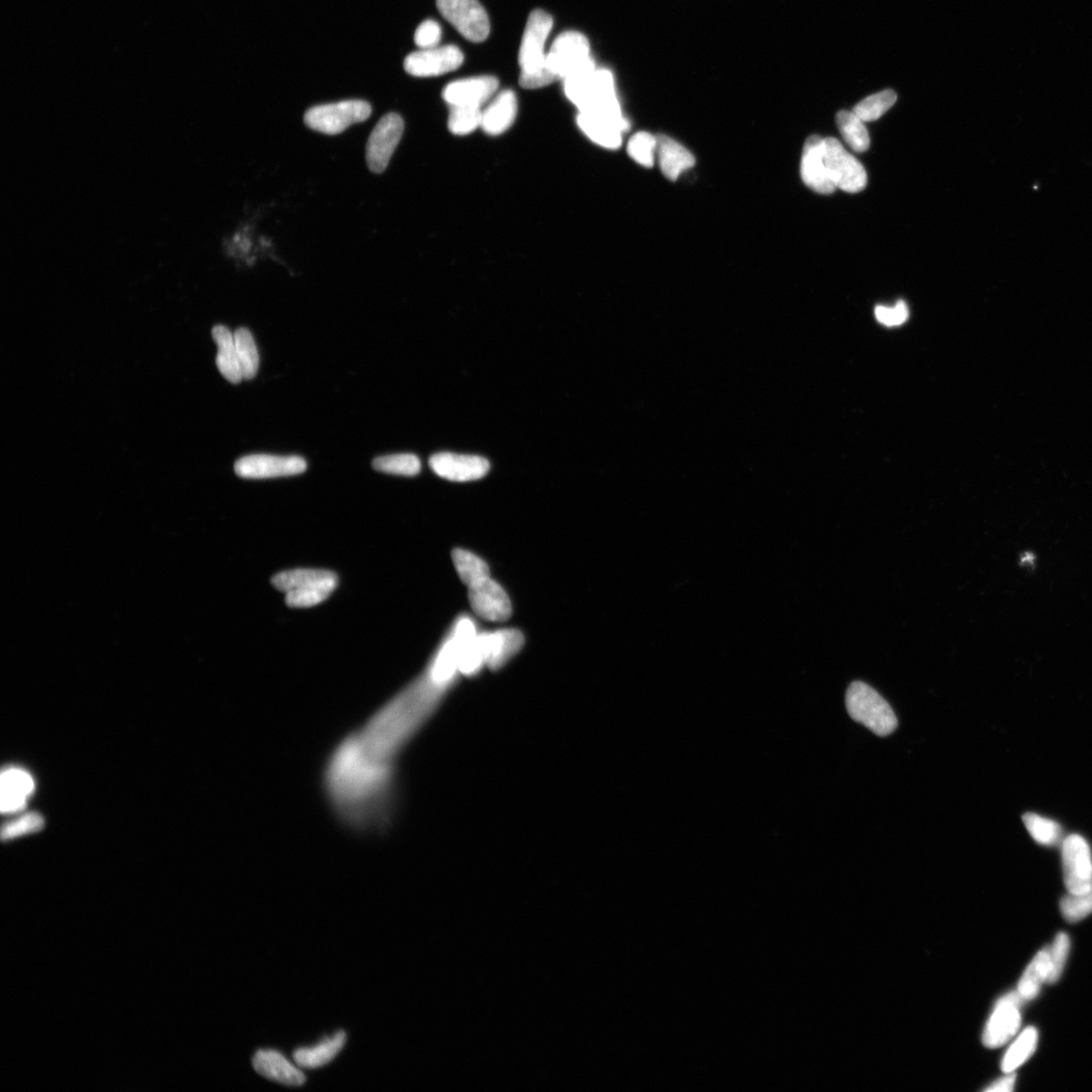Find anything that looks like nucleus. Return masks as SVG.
Returning <instances> with one entry per match:
<instances>
[{
  "instance_id": "f257e3e1",
  "label": "nucleus",
  "mask_w": 1092,
  "mask_h": 1092,
  "mask_svg": "<svg viewBox=\"0 0 1092 1092\" xmlns=\"http://www.w3.org/2000/svg\"><path fill=\"white\" fill-rule=\"evenodd\" d=\"M396 762L368 749L359 732L345 737L331 752L323 774L325 794L334 814L349 829H387L396 806Z\"/></svg>"
},
{
  "instance_id": "f03ea898",
  "label": "nucleus",
  "mask_w": 1092,
  "mask_h": 1092,
  "mask_svg": "<svg viewBox=\"0 0 1092 1092\" xmlns=\"http://www.w3.org/2000/svg\"><path fill=\"white\" fill-rule=\"evenodd\" d=\"M553 26L552 16L544 10L536 9L529 14L519 55L520 81L527 90H537L556 80L546 63L548 53H545V44Z\"/></svg>"
},
{
  "instance_id": "7ed1b4c3",
  "label": "nucleus",
  "mask_w": 1092,
  "mask_h": 1092,
  "mask_svg": "<svg viewBox=\"0 0 1092 1092\" xmlns=\"http://www.w3.org/2000/svg\"><path fill=\"white\" fill-rule=\"evenodd\" d=\"M272 582L287 594L290 608H306L326 600L337 587L338 578L326 570L299 569L277 573Z\"/></svg>"
},
{
  "instance_id": "20e7f679",
  "label": "nucleus",
  "mask_w": 1092,
  "mask_h": 1092,
  "mask_svg": "<svg viewBox=\"0 0 1092 1092\" xmlns=\"http://www.w3.org/2000/svg\"><path fill=\"white\" fill-rule=\"evenodd\" d=\"M566 97L579 112L622 110L615 81L608 69L582 73L564 81Z\"/></svg>"
},
{
  "instance_id": "39448f33",
  "label": "nucleus",
  "mask_w": 1092,
  "mask_h": 1092,
  "mask_svg": "<svg viewBox=\"0 0 1092 1092\" xmlns=\"http://www.w3.org/2000/svg\"><path fill=\"white\" fill-rule=\"evenodd\" d=\"M849 715L879 736H888L897 728V717L879 693L863 682L850 685L846 696Z\"/></svg>"
},
{
  "instance_id": "423d86ee",
  "label": "nucleus",
  "mask_w": 1092,
  "mask_h": 1092,
  "mask_svg": "<svg viewBox=\"0 0 1092 1092\" xmlns=\"http://www.w3.org/2000/svg\"><path fill=\"white\" fill-rule=\"evenodd\" d=\"M546 63L556 79L567 80L596 68L588 39L581 33L560 34L546 54Z\"/></svg>"
},
{
  "instance_id": "0eeeda50",
  "label": "nucleus",
  "mask_w": 1092,
  "mask_h": 1092,
  "mask_svg": "<svg viewBox=\"0 0 1092 1092\" xmlns=\"http://www.w3.org/2000/svg\"><path fill=\"white\" fill-rule=\"evenodd\" d=\"M372 107L364 100H344L309 109L305 114L308 128L326 135H337L351 125L364 122L371 116Z\"/></svg>"
},
{
  "instance_id": "6e6552de",
  "label": "nucleus",
  "mask_w": 1092,
  "mask_h": 1092,
  "mask_svg": "<svg viewBox=\"0 0 1092 1092\" xmlns=\"http://www.w3.org/2000/svg\"><path fill=\"white\" fill-rule=\"evenodd\" d=\"M823 157L830 179L837 188L857 194L867 185V173L860 162L838 140L823 138Z\"/></svg>"
},
{
  "instance_id": "1a4fd4ad",
  "label": "nucleus",
  "mask_w": 1092,
  "mask_h": 1092,
  "mask_svg": "<svg viewBox=\"0 0 1092 1092\" xmlns=\"http://www.w3.org/2000/svg\"><path fill=\"white\" fill-rule=\"evenodd\" d=\"M436 5L442 17L467 40L481 43L488 38L490 20L478 0H436Z\"/></svg>"
},
{
  "instance_id": "9d476101",
  "label": "nucleus",
  "mask_w": 1092,
  "mask_h": 1092,
  "mask_svg": "<svg viewBox=\"0 0 1092 1092\" xmlns=\"http://www.w3.org/2000/svg\"><path fill=\"white\" fill-rule=\"evenodd\" d=\"M1062 863L1068 892L1092 890V855L1084 837L1071 835L1062 842Z\"/></svg>"
},
{
  "instance_id": "9b49d317",
  "label": "nucleus",
  "mask_w": 1092,
  "mask_h": 1092,
  "mask_svg": "<svg viewBox=\"0 0 1092 1092\" xmlns=\"http://www.w3.org/2000/svg\"><path fill=\"white\" fill-rule=\"evenodd\" d=\"M404 132L401 115L391 113L381 117L366 146L367 166L375 173L386 170Z\"/></svg>"
},
{
  "instance_id": "f8f14e48",
  "label": "nucleus",
  "mask_w": 1092,
  "mask_h": 1092,
  "mask_svg": "<svg viewBox=\"0 0 1092 1092\" xmlns=\"http://www.w3.org/2000/svg\"><path fill=\"white\" fill-rule=\"evenodd\" d=\"M1025 998L1016 993L1003 996L988 1021L983 1032V1044L988 1048H998L1007 1044L1021 1028V1007Z\"/></svg>"
},
{
  "instance_id": "ddd939ff",
  "label": "nucleus",
  "mask_w": 1092,
  "mask_h": 1092,
  "mask_svg": "<svg viewBox=\"0 0 1092 1092\" xmlns=\"http://www.w3.org/2000/svg\"><path fill=\"white\" fill-rule=\"evenodd\" d=\"M464 61V54L459 47L437 46L432 49H420L408 55L404 68L413 77L434 78L459 69Z\"/></svg>"
},
{
  "instance_id": "4468645a",
  "label": "nucleus",
  "mask_w": 1092,
  "mask_h": 1092,
  "mask_svg": "<svg viewBox=\"0 0 1092 1092\" xmlns=\"http://www.w3.org/2000/svg\"><path fill=\"white\" fill-rule=\"evenodd\" d=\"M307 469L300 456L255 454L242 457L235 465V471L244 479H271L296 476Z\"/></svg>"
},
{
  "instance_id": "2eb2a0df",
  "label": "nucleus",
  "mask_w": 1092,
  "mask_h": 1092,
  "mask_svg": "<svg viewBox=\"0 0 1092 1092\" xmlns=\"http://www.w3.org/2000/svg\"><path fill=\"white\" fill-rule=\"evenodd\" d=\"M577 123L590 140L611 150L622 146L624 134L630 127L624 114L579 112Z\"/></svg>"
},
{
  "instance_id": "dca6fc26",
  "label": "nucleus",
  "mask_w": 1092,
  "mask_h": 1092,
  "mask_svg": "<svg viewBox=\"0 0 1092 1092\" xmlns=\"http://www.w3.org/2000/svg\"><path fill=\"white\" fill-rule=\"evenodd\" d=\"M468 600L472 609L485 621L503 623L512 615L511 601L505 590L490 578L469 587Z\"/></svg>"
},
{
  "instance_id": "f3484780",
  "label": "nucleus",
  "mask_w": 1092,
  "mask_h": 1092,
  "mask_svg": "<svg viewBox=\"0 0 1092 1092\" xmlns=\"http://www.w3.org/2000/svg\"><path fill=\"white\" fill-rule=\"evenodd\" d=\"M430 464L436 475L453 482L480 480L490 470V464L484 457L451 452L434 454Z\"/></svg>"
},
{
  "instance_id": "a211bd4d",
  "label": "nucleus",
  "mask_w": 1092,
  "mask_h": 1092,
  "mask_svg": "<svg viewBox=\"0 0 1092 1092\" xmlns=\"http://www.w3.org/2000/svg\"><path fill=\"white\" fill-rule=\"evenodd\" d=\"M499 80L494 77H477L453 81L444 90V99L449 106L482 108L495 96Z\"/></svg>"
},
{
  "instance_id": "6ab92c4d",
  "label": "nucleus",
  "mask_w": 1092,
  "mask_h": 1092,
  "mask_svg": "<svg viewBox=\"0 0 1092 1092\" xmlns=\"http://www.w3.org/2000/svg\"><path fill=\"white\" fill-rule=\"evenodd\" d=\"M803 183L816 193L831 195L837 189L832 183L823 157V138L811 136L804 144L801 159Z\"/></svg>"
},
{
  "instance_id": "aec40b11",
  "label": "nucleus",
  "mask_w": 1092,
  "mask_h": 1092,
  "mask_svg": "<svg viewBox=\"0 0 1092 1092\" xmlns=\"http://www.w3.org/2000/svg\"><path fill=\"white\" fill-rule=\"evenodd\" d=\"M255 1071L279 1083L290 1086H301L307 1082L305 1074L292 1066L283 1055L274 1050H259L253 1061Z\"/></svg>"
},
{
  "instance_id": "412c9836",
  "label": "nucleus",
  "mask_w": 1092,
  "mask_h": 1092,
  "mask_svg": "<svg viewBox=\"0 0 1092 1092\" xmlns=\"http://www.w3.org/2000/svg\"><path fill=\"white\" fill-rule=\"evenodd\" d=\"M518 109V97L514 92L507 90L500 93L483 110L481 128L491 136L503 134L513 125Z\"/></svg>"
},
{
  "instance_id": "4be33fe9",
  "label": "nucleus",
  "mask_w": 1092,
  "mask_h": 1092,
  "mask_svg": "<svg viewBox=\"0 0 1092 1092\" xmlns=\"http://www.w3.org/2000/svg\"><path fill=\"white\" fill-rule=\"evenodd\" d=\"M2 800L0 807L3 814L17 813L26 803L27 797L35 788L34 780L26 771L16 768L7 769L2 774Z\"/></svg>"
},
{
  "instance_id": "5701e85b",
  "label": "nucleus",
  "mask_w": 1092,
  "mask_h": 1092,
  "mask_svg": "<svg viewBox=\"0 0 1092 1092\" xmlns=\"http://www.w3.org/2000/svg\"><path fill=\"white\" fill-rule=\"evenodd\" d=\"M657 157L660 168L670 181L696 166V158L683 145L665 135L657 136Z\"/></svg>"
},
{
  "instance_id": "b1692460",
  "label": "nucleus",
  "mask_w": 1092,
  "mask_h": 1092,
  "mask_svg": "<svg viewBox=\"0 0 1092 1092\" xmlns=\"http://www.w3.org/2000/svg\"><path fill=\"white\" fill-rule=\"evenodd\" d=\"M213 338L218 346L217 366L222 376L232 383L244 379L236 352L234 334L222 325L213 329Z\"/></svg>"
},
{
  "instance_id": "393cba45",
  "label": "nucleus",
  "mask_w": 1092,
  "mask_h": 1092,
  "mask_svg": "<svg viewBox=\"0 0 1092 1092\" xmlns=\"http://www.w3.org/2000/svg\"><path fill=\"white\" fill-rule=\"evenodd\" d=\"M346 1043L344 1031H338L330 1039L325 1040L312 1048H300L294 1051L293 1059L302 1068L314 1069L330 1064V1062L343 1049Z\"/></svg>"
},
{
  "instance_id": "a878e982",
  "label": "nucleus",
  "mask_w": 1092,
  "mask_h": 1092,
  "mask_svg": "<svg viewBox=\"0 0 1092 1092\" xmlns=\"http://www.w3.org/2000/svg\"><path fill=\"white\" fill-rule=\"evenodd\" d=\"M524 645V636L518 629L490 633V652L485 665L496 671L505 665Z\"/></svg>"
},
{
  "instance_id": "bb28decb",
  "label": "nucleus",
  "mask_w": 1092,
  "mask_h": 1092,
  "mask_svg": "<svg viewBox=\"0 0 1092 1092\" xmlns=\"http://www.w3.org/2000/svg\"><path fill=\"white\" fill-rule=\"evenodd\" d=\"M1050 974V954L1049 949H1045L1039 952L1026 969L1020 983H1018L1017 993L1020 994L1025 1000L1035 998L1041 990L1042 984L1047 983Z\"/></svg>"
},
{
  "instance_id": "cd10ccee",
  "label": "nucleus",
  "mask_w": 1092,
  "mask_h": 1092,
  "mask_svg": "<svg viewBox=\"0 0 1092 1092\" xmlns=\"http://www.w3.org/2000/svg\"><path fill=\"white\" fill-rule=\"evenodd\" d=\"M452 560L461 580L469 588L490 578V569L484 560L470 552L456 549Z\"/></svg>"
},
{
  "instance_id": "c85d7f7f",
  "label": "nucleus",
  "mask_w": 1092,
  "mask_h": 1092,
  "mask_svg": "<svg viewBox=\"0 0 1092 1092\" xmlns=\"http://www.w3.org/2000/svg\"><path fill=\"white\" fill-rule=\"evenodd\" d=\"M864 123L854 112L840 111L837 114L840 134L851 149L859 153L867 151L870 147L869 132Z\"/></svg>"
},
{
  "instance_id": "c756f323",
  "label": "nucleus",
  "mask_w": 1092,
  "mask_h": 1092,
  "mask_svg": "<svg viewBox=\"0 0 1092 1092\" xmlns=\"http://www.w3.org/2000/svg\"><path fill=\"white\" fill-rule=\"evenodd\" d=\"M1038 1037V1030L1035 1028L1026 1029L1013 1043L1006 1056L1003 1057L1002 1071L1007 1074L1013 1073L1016 1068L1022 1066L1035 1053Z\"/></svg>"
},
{
  "instance_id": "7c9ffc66",
  "label": "nucleus",
  "mask_w": 1092,
  "mask_h": 1092,
  "mask_svg": "<svg viewBox=\"0 0 1092 1092\" xmlns=\"http://www.w3.org/2000/svg\"><path fill=\"white\" fill-rule=\"evenodd\" d=\"M234 341L244 379H255L259 368V354L253 334L240 328L234 333Z\"/></svg>"
},
{
  "instance_id": "2f4dec72",
  "label": "nucleus",
  "mask_w": 1092,
  "mask_h": 1092,
  "mask_svg": "<svg viewBox=\"0 0 1092 1092\" xmlns=\"http://www.w3.org/2000/svg\"><path fill=\"white\" fill-rule=\"evenodd\" d=\"M489 652L490 633L476 637L461 649L457 670L466 676L475 674L485 665Z\"/></svg>"
},
{
  "instance_id": "473e14b6",
  "label": "nucleus",
  "mask_w": 1092,
  "mask_h": 1092,
  "mask_svg": "<svg viewBox=\"0 0 1092 1092\" xmlns=\"http://www.w3.org/2000/svg\"><path fill=\"white\" fill-rule=\"evenodd\" d=\"M1023 821L1026 829L1038 844L1051 847L1061 842L1062 829L1056 821L1036 814H1026L1023 817Z\"/></svg>"
},
{
  "instance_id": "72a5a7b5",
  "label": "nucleus",
  "mask_w": 1092,
  "mask_h": 1092,
  "mask_svg": "<svg viewBox=\"0 0 1092 1092\" xmlns=\"http://www.w3.org/2000/svg\"><path fill=\"white\" fill-rule=\"evenodd\" d=\"M376 470L386 474L413 477L419 474L421 463L414 454H394L378 457L373 463Z\"/></svg>"
},
{
  "instance_id": "f704fd0d",
  "label": "nucleus",
  "mask_w": 1092,
  "mask_h": 1092,
  "mask_svg": "<svg viewBox=\"0 0 1092 1092\" xmlns=\"http://www.w3.org/2000/svg\"><path fill=\"white\" fill-rule=\"evenodd\" d=\"M896 100L897 96L892 90L884 91L866 97L854 108L853 112L863 122H873L890 110Z\"/></svg>"
},
{
  "instance_id": "c9c22d12",
  "label": "nucleus",
  "mask_w": 1092,
  "mask_h": 1092,
  "mask_svg": "<svg viewBox=\"0 0 1092 1092\" xmlns=\"http://www.w3.org/2000/svg\"><path fill=\"white\" fill-rule=\"evenodd\" d=\"M482 108L450 106L449 129L456 136H466L481 128Z\"/></svg>"
},
{
  "instance_id": "e433bc0d",
  "label": "nucleus",
  "mask_w": 1092,
  "mask_h": 1092,
  "mask_svg": "<svg viewBox=\"0 0 1092 1092\" xmlns=\"http://www.w3.org/2000/svg\"><path fill=\"white\" fill-rule=\"evenodd\" d=\"M658 139L647 132H639L627 144L629 156L640 166L651 168L657 157Z\"/></svg>"
},
{
  "instance_id": "4c0bfd02",
  "label": "nucleus",
  "mask_w": 1092,
  "mask_h": 1092,
  "mask_svg": "<svg viewBox=\"0 0 1092 1092\" xmlns=\"http://www.w3.org/2000/svg\"><path fill=\"white\" fill-rule=\"evenodd\" d=\"M1062 914L1066 921L1077 923L1092 913V890L1084 893H1070L1061 900Z\"/></svg>"
},
{
  "instance_id": "58836bf2",
  "label": "nucleus",
  "mask_w": 1092,
  "mask_h": 1092,
  "mask_svg": "<svg viewBox=\"0 0 1092 1092\" xmlns=\"http://www.w3.org/2000/svg\"><path fill=\"white\" fill-rule=\"evenodd\" d=\"M1069 949V937L1065 933L1059 934L1049 949L1050 974L1047 983L1052 984L1058 981L1066 964Z\"/></svg>"
},
{
  "instance_id": "ea45409f",
  "label": "nucleus",
  "mask_w": 1092,
  "mask_h": 1092,
  "mask_svg": "<svg viewBox=\"0 0 1092 1092\" xmlns=\"http://www.w3.org/2000/svg\"><path fill=\"white\" fill-rule=\"evenodd\" d=\"M44 824L45 822L39 814H27L17 820L7 823L2 831V838L9 840L23 835L39 832L44 828Z\"/></svg>"
},
{
  "instance_id": "a19ab883",
  "label": "nucleus",
  "mask_w": 1092,
  "mask_h": 1092,
  "mask_svg": "<svg viewBox=\"0 0 1092 1092\" xmlns=\"http://www.w3.org/2000/svg\"><path fill=\"white\" fill-rule=\"evenodd\" d=\"M441 36L440 25L433 20H427L416 29L414 40L420 49H432L439 45Z\"/></svg>"
},
{
  "instance_id": "79ce46f5",
  "label": "nucleus",
  "mask_w": 1092,
  "mask_h": 1092,
  "mask_svg": "<svg viewBox=\"0 0 1092 1092\" xmlns=\"http://www.w3.org/2000/svg\"><path fill=\"white\" fill-rule=\"evenodd\" d=\"M876 319L887 326H898L908 319V308L904 301H899L894 307L878 306L875 308Z\"/></svg>"
},
{
  "instance_id": "37998d69",
  "label": "nucleus",
  "mask_w": 1092,
  "mask_h": 1092,
  "mask_svg": "<svg viewBox=\"0 0 1092 1092\" xmlns=\"http://www.w3.org/2000/svg\"><path fill=\"white\" fill-rule=\"evenodd\" d=\"M475 638V627L469 621H463L459 626H457L454 641L459 644L461 649Z\"/></svg>"
},
{
  "instance_id": "c03bdc74",
  "label": "nucleus",
  "mask_w": 1092,
  "mask_h": 1092,
  "mask_svg": "<svg viewBox=\"0 0 1092 1092\" xmlns=\"http://www.w3.org/2000/svg\"><path fill=\"white\" fill-rule=\"evenodd\" d=\"M1014 1084L1015 1075L1013 1073H1008V1076L1003 1077V1079L995 1083L991 1087H988L986 1091H1012L1014 1087Z\"/></svg>"
}]
</instances>
